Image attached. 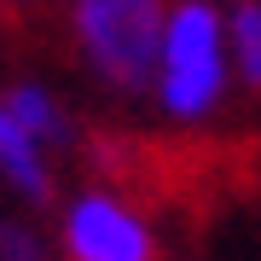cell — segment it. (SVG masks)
Segmentation results:
<instances>
[{"instance_id": "1", "label": "cell", "mask_w": 261, "mask_h": 261, "mask_svg": "<svg viewBox=\"0 0 261 261\" xmlns=\"http://www.w3.org/2000/svg\"><path fill=\"white\" fill-rule=\"evenodd\" d=\"M232 82H238V58H232L226 6L221 0H174L163 58H157V82H151V105L174 128H203L226 105Z\"/></svg>"}, {"instance_id": "2", "label": "cell", "mask_w": 261, "mask_h": 261, "mask_svg": "<svg viewBox=\"0 0 261 261\" xmlns=\"http://www.w3.org/2000/svg\"><path fill=\"white\" fill-rule=\"evenodd\" d=\"M168 12L174 0H70V47L99 87L151 99Z\"/></svg>"}, {"instance_id": "3", "label": "cell", "mask_w": 261, "mask_h": 261, "mask_svg": "<svg viewBox=\"0 0 261 261\" xmlns=\"http://www.w3.org/2000/svg\"><path fill=\"white\" fill-rule=\"evenodd\" d=\"M58 250L64 261H157V232L134 197L87 186L58 215Z\"/></svg>"}, {"instance_id": "4", "label": "cell", "mask_w": 261, "mask_h": 261, "mask_svg": "<svg viewBox=\"0 0 261 261\" xmlns=\"http://www.w3.org/2000/svg\"><path fill=\"white\" fill-rule=\"evenodd\" d=\"M0 116L18 122L23 134H35V140L53 145V151H64L75 140V122L64 111V99H58L47 82H12L6 93H0Z\"/></svg>"}, {"instance_id": "5", "label": "cell", "mask_w": 261, "mask_h": 261, "mask_svg": "<svg viewBox=\"0 0 261 261\" xmlns=\"http://www.w3.org/2000/svg\"><path fill=\"white\" fill-rule=\"evenodd\" d=\"M232 58H238V82L261 93V0H232Z\"/></svg>"}, {"instance_id": "6", "label": "cell", "mask_w": 261, "mask_h": 261, "mask_svg": "<svg viewBox=\"0 0 261 261\" xmlns=\"http://www.w3.org/2000/svg\"><path fill=\"white\" fill-rule=\"evenodd\" d=\"M6 261H41V244H35V232L29 226H6Z\"/></svg>"}, {"instance_id": "7", "label": "cell", "mask_w": 261, "mask_h": 261, "mask_svg": "<svg viewBox=\"0 0 261 261\" xmlns=\"http://www.w3.org/2000/svg\"><path fill=\"white\" fill-rule=\"evenodd\" d=\"M6 6H29V0H6Z\"/></svg>"}]
</instances>
